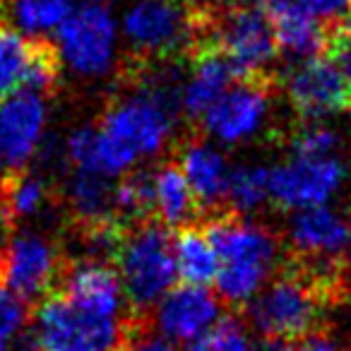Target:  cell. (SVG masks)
<instances>
[{"label":"cell","instance_id":"4","mask_svg":"<svg viewBox=\"0 0 351 351\" xmlns=\"http://www.w3.org/2000/svg\"><path fill=\"white\" fill-rule=\"evenodd\" d=\"M335 303L308 277L279 263V272L265 291L248 303V317L263 337L296 341L313 337Z\"/></svg>","mask_w":351,"mask_h":351},{"label":"cell","instance_id":"40","mask_svg":"<svg viewBox=\"0 0 351 351\" xmlns=\"http://www.w3.org/2000/svg\"><path fill=\"white\" fill-rule=\"evenodd\" d=\"M101 3H113V0H101Z\"/></svg>","mask_w":351,"mask_h":351},{"label":"cell","instance_id":"26","mask_svg":"<svg viewBox=\"0 0 351 351\" xmlns=\"http://www.w3.org/2000/svg\"><path fill=\"white\" fill-rule=\"evenodd\" d=\"M39 44L41 41L20 34L10 25H0V101L25 89Z\"/></svg>","mask_w":351,"mask_h":351},{"label":"cell","instance_id":"29","mask_svg":"<svg viewBox=\"0 0 351 351\" xmlns=\"http://www.w3.org/2000/svg\"><path fill=\"white\" fill-rule=\"evenodd\" d=\"M269 197V171L263 166H239L231 171L226 186V202L234 212L245 215L263 205Z\"/></svg>","mask_w":351,"mask_h":351},{"label":"cell","instance_id":"39","mask_svg":"<svg viewBox=\"0 0 351 351\" xmlns=\"http://www.w3.org/2000/svg\"><path fill=\"white\" fill-rule=\"evenodd\" d=\"M346 224H349V245H351V215H349V221H346Z\"/></svg>","mask_w":351,"mask_h":351},{"label":"cell","instance_id":"13","mask_svg":"<svg viewBox=\"0 0 351 351\" xmlns=\"http://www.w3.org/2000/svg\"><path fill=\"white\" fill-rule=\"evenodd\" d=\"M49 97L20 89L0 101V156L10 169L27 166L44 137Z\"/></svg>","mask_w":351,"mask_h":351},{"label":"cell","instance_id":"10","mask_svg":"<svg viewBox=\"0 0 351 351\" xmlns=\"http://www.w3.org/2000/svg\"><path fill=\"white\" fill-rule=\"evenodd\" d=\"M287 97L303 121L351 111V84L332 58H311L287 73Z\"/></svg>","mask_w":351,"mask_h":351},{"label":"cell","instance_id":"31","mask_svg":"<svg viewBox=\"0 0 351 351\" xmlns=\"http://www.w3.org/2000/svg\"><path fill=\"white\" fill-rule=\"evenodd\" d=\"M339 142L341 137L337 130L317 125V123H308L291 132L289 149H291L293 159H330V156H337Z\"/></svg>","mask_w":351,"mask_h":351},{"label":"cell","instance_id":"27","mask_svg":"<svg viewBox=\"0 0 351 351\" xmlns=\"http://www.w3.org/2000/svg\"><path fill=\"white\" fill-rule=\"evenodd\" d=\"M274 29H277L279 51L303 63L317 58L322 51H330L335 27L330 29L327 25L313 20H279L274 22Z\"/></svg>","mask_w":351,"mask_h":351},{"label":"cell","instance_id":"28","mask_svg":"<svg viewBox=\"0 0 351 351\" xmlns=\"http://www.w3.org/2000/svg\"><path fill=\"white\" fill-rule=\"evenodd\" d=\"M351 0H258L274 22L279 20H313L320 25H341Z\"/></svg>","mask_w":351,"mask_h":351},{"label":"cell","instance_id":"12","mask_svg":"<svg viewBox=\"0 0 351 351\" xmlns=\"http://www.w3.org/2000/svg\"><path fill=\"white\" fill-rule=\"evenodd\" d=\"M344 164L330 159H291L269 169V197L282 210H311L339 191Z\"/></svg>","mask_w":351,"mask_h":351},{"label":"cell","instance_id":"5","mask_svg":"<svg viewBox=\"0 0 351 351\" xmlns=\"http://www.w3.org/2000/svg\"><path fill=\"white\" fill-rule=\"evenodd\" d=\"M137 60L191 58L200 32V12L186 0H137L121 22Z\"/></svg>","mask_w":351,"mask_h":351},{"label":"cell","instance_id":"19","mask_svg":"<svg viewBox=\"0 0 351 351\" xmlns=\"http://www.w3.org/2000/svg\"><path fill=\"white\" fill-rule=\"evenodd\" d=\"M51 195L53 193L49 183L27 166L8 169V173L0 178V226L3 231L8 236L15 234L22 221L44 210Z\"/></svg>","mask_w":351,"mask_h":351},{"label":"cell","instance_id":"7","mask_svg":"<svg viewBox=\"0 0 351 351\" xmlns=\"http://www.w3.org/2000/svg\"><path fill=\"white\" fill-rule=\"evenodd\" d=\"M51 44L70 73L80 77H101L116 63V17L101 0H82L53 34Z\"/></svg>","mask_w":351,"mask_h":351},{"label":"cell","instance_id":"1","mask_svg":"<svg viewBox=\"0 0 351 351\" xmlns=\"http://www.w3.org/2000/svg\"><path fill=\"white\" fill-rule=\"evenodd\" d=\"M202 231L219 255L217 289L229 306H248L279 260V239L267 226L248 221L231 207L207 215Z\"/></svg>","mask_w":351,"mask_h":351},{"label":"cell","instance_id":"33","mask_svg":"<svg viewBox=\"0 0 351 351\" xmlns=\"http://www.w3.org/2000/svg\"><path fill=\"white\" fill-rule=\"evenodd\" d=\"M130 317H132L130 335H128V341L121 351H176L173 344L166 337L147 335V317H137V315Z\"/></svg>","mask_w":351,"mask_h":351},{"label":"cell","instance_id":"16","mask_svg":"<svg viewBox=\"0 0 351 351\" xmlns=\"http://www.w3.org/2000/svg\"><path fill=\"white\" fill-rule=\"evenodd\" d=\"M219 315V301L205 287H178L159 306V330L176 341H193L205 335Z\"/></svg>","mask_w":351,"mask_h":351},{"label":"cell","instance_id":"6","mask_svg":"<svg viewBox=\"0 0 351 351\" xmlns=\"http://www.w3.org/2000/svg\"><path fill=\"white\" fill-rule=\"evenodd\" d=\"M132 317H101L51 291L36 306V339L41 351H121L128 341Z\"/></svg>","mask_w":351,"mask_h":351},{"label":"cell","instance_id":"34","mask_svg":"<svg viewBox=\"0 0 351 351\" xmlns=\"http://www.w3.org/2000/svg\"><path fill=\"white\" fill-rule=\"evenodd\" d=\"M330 53H332V60L339 65V70L344 73V77L349 80V84H351V36H346L339 25L332 32Z\"/></svg>","mask_w":351,"mask_h":351},{"label":"cell","instance_id":"30","mask_svg":"<svg viewBox=\"0 0 351 351\" xmlns=\"http://www.w3.org/2000/svg\"><path fill=\"white\" fill-rule=\"evenodd\" d=\"M253 341L245 335L243 322L236 315L217 320L205 335L195 337L186 344V351H250Z\"/></svg>","mask_w":351,"mask_h":351},{"label":"cell","instance_id":"23","mask_svg":"<svg viewBox=\"0 0 351 351\" xmlns=\"http://www.w3.org/2000/svg\"><path fill=\"white\" fill-rule=\"evenodd\" d=\"M75 5L77 0H8L5 25L29 39L49 41L73 15Z\"/></svg>","mask_w":351,"mask_h":351},{"label":"cell","instance_id":"20","mask_svg":"<svg viewBox=\"0 0 351 351\" xmlns=\"http://www.w3.org/2000/svg\"><path fill=\"white\" fill-rule=\"evenodd\" d=\"M68 159L77 171L101 176H121L137 159L132 152L118 145L113 137H108L99 125H84L73 132L68 140Z\"/></svg>","mask_w":351,"mask_h":351},{"label":"cell","instance_id":"18","mask_svg":"<svg viewBox=\"0 0 351 351\" xmlns=\"http://www.w3.org/2000/svg\"><path fill=\"white\" fill-rule=\"evenodd\" d=\"M181 169L195 193L197 202L202 207V219L212 212L221 210V200L226 197V186H229V166L224 156L200 137H188L181 145Z\"/></svg>","mask_w":351,"mask_h":351},{"label":"cell","instance_id":"2","mask_svg":"<svg viewBox=\"0 0 351 351\" xmlns=\"http://www.w3.org/2000/svg\"><path fill=\"white\" fill-rule=\"evenodd\" d=\"M197 44L219 51L234 68L236 77L267 75V68L279 53L277 29L263 8L234 5L221 10L200 8ZM193 56V53H191Z\"/></svg>","mask_w":351,"mask_h":351},{"label":"cell","instance_id":"35","mask_svg":"<svg viewBox=\"0 0 351 351\" xmlns=\"http://www.w3.org/2000/svg\"><path fill=\"white\" fill-rule=\"evenodd\" d=\"M250 351H296L291 341L287 339H274V337H263L260 341H253Z\"/></svg>","mask_w":351,"mask_h":351},{"label":"cell","instance_id":"3","mask_svg":"<svg viewBox=\"0 0 351 351\" xmlns=\"http://www.w3.org/2000/svg\"><path fill=\"white\" fill-rule=\"evenodd\" d=\"M116 269L132 315L147 317L156 301H164L178 274L169 226L159 219L130 226L116 258Z\"/></svg>","mask_w":351,"mask_h":351},{"label":"cell","instance_id":"8","mask_svg":"<svg viewBox=\"0 0 351 351\" xmlns=\"http://www.w3.org/2000/svg\"><path fill=\"white\" fill-rule=\"evenodd\" d=\"M63 267L60 250L32 231H15L0 248V282L29 308H36L53 291Z\"/></svg>","mask_w":351,"mask_h":351},{"label":"cell","instance_id":"17","mask_svg":"<svg viewBox=\"0 0 351 351\" xmlns=\"http://www.w3.org/2000/svg\"><path fill=\"white\" fill-rule=\"evenodd\" d=\"M188 65H191V75L183 92V111L188 118L197 121V118H205V113L224 97L231 82H236L239 77L229 60L210 46H200L193 51Z\"/></svg>","mask_w":351,"mask_h":351},{"label":"cell","instance_id":"25","mask_svg":"<svg viewBox=\"0 0 351 351\" xmlns=\"http://www.w3.org/2000/svg\"><path fill=\"white\" fill-rule=\"evenodd\" d=\"M116 219L128 229L156 219L154 171H130L116 183Z\"/></svg>","mask_w":351,"mask_h":351},{"label":"cell","instance_id":"9","mask_svg":"<svg viewBox=\"0 0 351 351\" xmlns=\"http://www.w3.org/2000/svg\"><path fill=\"white\" fill-rule=\"evenodd\" d=\"M173 123V113H169L161 104L132 87L128 94L116 97L108 104L99 128L128 152L140 156L156 154L169 140Z\"/></svg>","mask_w":351,"mask_h":351},{"label":"cell","instance_id":"32","mask_svg":"<svg viewBox=\"0 0 351 351\" xmlns=\"http://www.w3.org/2000/svg\"><path fill=\"white\" fill-rule=\"evenodd\" d=\"M27 308L29 306L17 293L0 282V344H8V339H12L25 327Z\"/></svg>","mask_w":351,"mask_h":351},{"label":"cell","instance_id":"15","mask_svg":"<svg viewBox=\"0 0 351 351\" xmlns=\"http://www.w3.org/2000/svg\"><path fill=\"white\" fill-rule=\"evenodd\" d=\"M289 253L303 260L344 258L349 243V224L327 207L301 210L289 224Z\"/></svg>","mask_w":351,"mask_h":351},{"label":"cell","instance_id":"24","mask_svg":"<svg viewBox=\"0 0 351 351\" xmlns=\"http://www.w3.org/2000/svg\"><path fill=\"white\" fill-rule=\"evenodd\" d=\"M176 267L178 277H183L193 287H205L219 277V255L210 243L200 224L183 226L173 234Z\"/></svg>","mask_w":351,"mask_h":351},{"label":"cell","instance_id":"14","mask_svg":"<svg viewBox=\"0 0 351 351\" xmlns=\"http://www.w3.org/2000/svg\"><path fill=\"white\" fill-rule=\"evenodd\" d=\"M53 291L70 303L101 317H116L123 303V282L113 265L99 260H65Z\"/></svg>","mask_w":351,"mask_h":351},{"label":"cell","instance_id":"36","mask_svg":"<svg viewBox=\"0 0 351 351\" xmlns=\"http://www.w3.org/2000/svg\"><path fill=\"white\" fill-rule=\"evenodd\" d=\"M298 351H346V349H341L339 344H335V341L325 339V337L313 335L311 339L303 341L301 349H298Z\"/></svg>","mask_w":351,"mask_h":351},{"label":"cell","instance_id":"22","mask_svg":"<svg viewBox=\"0 0 351 351\" xmlns=\"http://www.w3.org/2000/svg\"><path fill=\"white\" fill-rule=\"evenodd\" d=\"M68 207L75 229L116 219V186L108 176L75 169L68 186Z\"/></svg>","mask_w":351,"mask_h":351},{"label":"cell","instance_id":"38","mask_svg":"<svg viewBox=\"0 0 351 351\" xmlns=\"http://www.w3.org/2000/svg\"><path fill=\"white\" fill-rule=\"evenodd\" d=\"M341 32H344L346 36H351V20H346V22H341Z\"/></svg>","mask_w":351,"mask_h":351},{"label":"cell","instance_id":"21","mask_svg":"<svg viewBox=\"0 0 351 351\" xmlns=\"http://www.w3.org/2000/svg\"><path fill=\"white\" fill-rule=\"evenodd\" d=\"M156 183V219L169 229L193 226L202 221V207L188 183L178 161H166L154 171Z\"/></svg>","mask_w":351,"mask_h":351},{"label":"cell","instance_id":"37","mask_svg":"<svg viewBox=\"0 0 351 351\" xmlns=\"http://www.w3.org/2000/svg\"><path fill=\"white\" fill-rule=\"evenodd\" d=\"M236 0H200V8H207V10H221V8H229Z\"/></svg>","mask_w":351,"mask_h":351},{"label":"cell","instance_id":"11","mask_svg":"<svg viewBox=\"0 0 351 351\" xmlns=\"http://www.w3.org/2000/svg\"><path fill=\"white\" fill-rule=\"evenodd\" d=\"M274 94L272 75L239 77L234 87L205 113V130L219 142L236 145L253 137L265 123L269 111V99Z\"/></svg>","mask_w":351,"mask_h":351}]
</instances>
